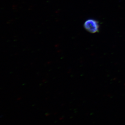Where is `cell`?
Returning a JSON list of instances; mask_svg holds the SVG:
<instances>
[{
	"label": "cell",
	"instance_id": "6da1fadb",
	"mask_svg": "<svg viewBox=\"0 0 125 125\" xmlns=\"http://www.w3.org/2000/svg\"><path fill=\"white\" fill-rule=\"evenodd\" d=\"M84 27L86 31L92 33L98 32L100 25L98 21L95 20L90 19L84 22Z\"/></svg>",
	"mask_w": 125,
	"mask_h": 125
}]
</instances>
